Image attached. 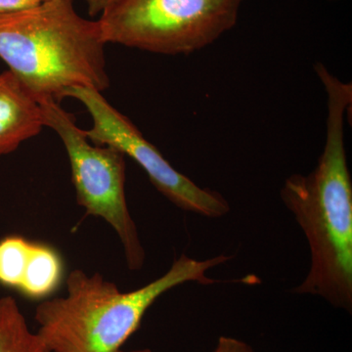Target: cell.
Masks as SVG:
<instances>
[{
    "mask_svg": "<svg viewBox=\"0 0 352 352\" xmlns=\"http://www.w3.org/2000/svg\"><path fill=\"white\" fill-rule=\"evenodd\" d=\"M85 1L87 3L88 13L94 17L99 14L101 15V13L115 0H85Z\"/></svg>",
    "mask_w": 352,
    "mask_h": 352,
    "instance_id": "cell-13",
    "label": "cell"
},
{
    "mask_svg": "<svg viewBox=\"0 0 352 352\" xmlns=\"http://www.w3.org/2000/svg\"><path fill=\"white\" fill-rule=\"evenodd\" d=\"M0 352H50L10 296L0 298Z\"/></svg>",
    "mask_w": 352,
    "mask_h": 352,
    "instance_id": "cell-9",
    "label": "cell"
},
{
    "mask_svg": "<svg viewBox=\"0 0 352 352\" xmlns=\"http://www.w3.org/2000/svg\"><path fill=\"white\" fill-rule=\"evenodd\" d=\"M98 20L76 12L73 0H43L0 13V58L38 99L59 102L72 87H110Z\"/></svg>",
    "mask_w": 352,
    "mask_h": 352,
    "instance_id": "cell-3",
    "label": "cell"
},
{
    "mask_svg": "<svg viewBox=\"0 0 352 352\" xmlns=\"http://www.w3.org/2000/svg\"><path fill=\"white\" fill-rule=\"evenodd\" d=\"M63 278V263L54 249L32 242L24 276L18 291L27 298L41 300L54 293Z\"/></svg>",
    "mask_w": 352,
    "mask_h": 352,
    "instance_id": "cell-8",
    "label": "cell"
},
{
    "mask_svg": "<svg viewBox=\"0 0 352 352\" xmlns=\"http://www.w3.org/2000/svg\"><path fill=\"white\" fill-rule=\"evenodd\" d=\"M43 127L38 99L12 72L0 74V157L15 151Z\"/></svg>",
    "mask_w": 352,
    "mask_h": 352,
    "instance_id": "cell-7",
    "label": "cell"
},
{
    "mask_svg": "<svg viewBox=\"0 0 352 352\" xmlns=\"http://www.w3.org/2000/svg\"><path fill=\"white\" fill-rule=\"evenodd\" d=\"M231 258L220 254L199 261L183 254L163 276L126 293L100 273L71 271L66 279V296L44 300L36 307V332L50 352L122 351L157 298L190 282L221 283L207 273Z\"/></svg>",
    "mask_w": 352,
    "mask_h": 352,
    "instance_id": "cell-2",
    "label": "cell"
},
{
    "mask_svg": "<svg viewBox=\"0 0 352 352\" xmlns=\"http://www.w3.org/2000/svg\"><path fill=\"white\" fill-rule=\"evenodd\" d=\"M32 242L19 235H9L0 240V285L18 291Z\"/></svg>",
    "mask_w": 352,
    "mask_h": 352,
    "instance_id": "cell-10",
    "label": "cell"
},
{
    "mask_svg": "<svg viewBox=\"0 0 352 352\" xmlns=\"http://www.w3.org/2000/svg\"><path fill=\"white\" fill-rule=\"evenodd\" d=\"M244 0H115L98 22L106 44L191 54L237 24Z\"/></svg>",
    "mask_w": 352,
    "mask_h": 352,
    "instance_id": "cell-4",
    "label": "cell"
},
{
    "mask_svg": "<svg viewBox=\"0 0 352 352\" xmlns=\"http://www.w3.org/2000/svg\"><path fill=\"white\" fill-rule=\"evenodd\" d=\"M43 0H0V13L12 12L36 6Z\"/></svg>",
    "mask_w": 352,
    "mask_h": 352,
    "instance_id": "cell-12",
    "label": "cell"
},
{
    "mask_svg": "<svg viewBox=\"0 0 352 352\" xmlns=\"http://www.w3.org/2000/svg\"><path fill=\"white\" fill-rule=\"evenodd\" d=\"M44 126L53 129L65 146L76 200L87 215L100 217L122 243L129 270L144 266L145 250L126 198V156L111 146L90 142L76 126L75 116L53 99L38 101Z\"/></svg>",
    "mask_w": 352,
    "mask_h": 352,
    "instance_id": "cell-5",
    "label": "cell"
},
{
    "mask_svg": "<svg viewBox=\"0 0 352 352\" xmlns=\"http://www.w3.org/2000/svg\"><path fill=\"white\" fill-rule=\"evenodd\" d=\"M118 352H153L151 349H134V351H124V349H122V351H118Z\"/></svg>",
    "mask_w": 352,
    "mask_h": 352,
    "instance_id": "cell-14",
    "label": "cell"
},
{
    "mask_svg": "<svg viewBox=\"0 0 352 352\" xmlns=\"http://www.w3.org/2000/svg\"><path fill=\"white\" fill-rule=\"evenodd\" d=\"M315 72L327 94L326 141L316 168L287 178L280 195L309 245V271L292 289L319 296L352 312V182L344 146V116L351 108L352 85L323 64Z\"/></svg>",
    "mask_w": 352,
    "mask_h": 352,
    "instance_id": "cell-1",
    "label": "cell"
},
{
    "mask_svg": "<svg viewBox=\"0 0 352 352\" xmlns=\"http://www.w3.org/2000/svg\"><path fill=\"white\" fill-rule=\"evenodd\" d=\"M66 97L83 104L91 116V129L85 131L90 142L111 146L139 164L155 188L176 207L208 219L230 212L228 201L214 190L203 188L164 159L131 120L113 107L102 92L88 87H72Z\"/></svg>",
    "mask_w": 352,
    "mask_h": 352,
    "instance_id": "cell-6",
    "label": "cell"
},
{
    "mask_svg": "<svg viewBox=\"0 0 352 352\" xmlns=\"http://www.w3.org/2000/svg\"><path fill=\"white\" fill-rule=\"evenodd\" d=\"M212 352H254L244 340L232 337H220Z\"/></svg>",
    "mask_w": 352,
    "mask_h": 352,
    "instance_id": "cell-11",
    "label": "cell"
},
{
    "mask_svg": "<svg viewBox=\"0 0 352 352\" xmlns=\"http://www.w3.org/2000/svg\"></svg>",
    "mask_w": 352,
    "mask_h": 352,
    "instance_id": "cell-16",
    "label": "cell"
},
{
    "mask_svg": "<svg viewBox=\"0 0 352 352\" xmlns=\"http://www.w3.org/2000/svg\"><path fill=\"white\" fill-rule=\"evenodd\" d=\"M330 1H337V0H330Z\"/></svg>",
    "mask_w": 352,
    "mask_h": 352,
    "instance_id": "cell-15",
    "label": "cell"
}]
</instances>
